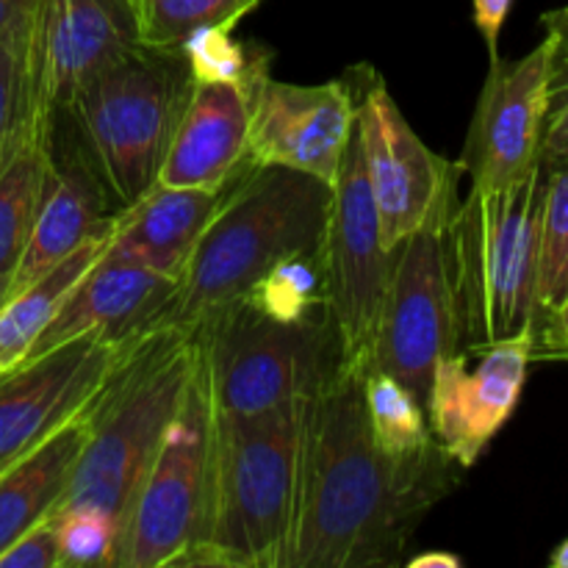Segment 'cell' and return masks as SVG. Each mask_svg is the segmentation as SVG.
<instances>
[{
    "label": "cell",
    "instance_id": "obj_10",
    "mask_svg": "<svg viewBox=\"0 0 568 568\" xmlns=\"http://www.w3.org/2000/svg\"><path fill=\"white\" fill-rule=\"evenodd\" d=\"M325 311L336 331L342 366L369 372L372 344L383 297L392 277L394 250L381 239L375 200L364 170L358 128L349 136L342 166L333 181V205L325 244Z\"/></svg>",
    "mask_w": 568,
    "mask_h": 568
},
{
    "label": "cell",
    "instance_id": "obj_7",
    "mask_svg": "<svg viewBox=\"0 0 568 568\" xmlns=\"http://www.w3.org/2000/svg\"><path fill=\"white\" fill-rule=\"evenodd\" d=\"M214 414L255 416L314 397L342 366L327 311L277 322L239 297L194 327Z\"/></svg>",
    "mask_w": 568,
    "mask_h": 568
},
{
    "label": "cell",
    "instance_id": "obj_1",
    "mask_svg": "<svg viewBox=\"0 0 568 568\" xmlns=\"http://www.w3.org/2000/svg\"><path fill=\"white\" fill-rule=\"evenodd\" d=\"M366 372L344 369L303 403L297 510L286 568L397 566L460 469L438 444L388 455L364 408Z\"/></svg>",
    "mask_w": 568,
    "mask_h": 568
},
{
    "label": "cell",
    "instance_id": "obj_28",
    "mask_svg": "<svg viewBox=\"0 0 568 568\" xmlns=\"http://www.w3.org/2000/svg\"><path fill=\"white\" fill-rule=\"evenodd\" d=\"M264 0H136L139 37L155 48H178L194 28H236Z\"/></svg>",
    "mask_w": 568,
    "mask_h": 568
},
{
    "label": "cell",
    "instance_id": "obj_40",
    "mask_svg": "<svg viewBox=\"0 0 568 568\" xmlns=\"http://www.w3.org/2000/svg\"><path fill=\"white\" fill-rule=\"evenodd\" d=\"M555 37H558V33H555ZM564 37H568V33H564Z\"/></svg>",
    "mask_w": 568,
    "mask_h": 568
},
{
    "label": "cell",
    "instance_id": "obj_20",
    "mask_svg": "<svg viewBox=\"0 0 568 568\" xmlns=\"http://www.w3.org/2000/svg\"><path fill=\"white\" fill-rule=\"evenodd\" d=\"M227 189H172L153 183L142 197L116 211L109 250L175 283Z\"/></svg>",
    "mask_w": 568,
    "mask_h": 568
},
{
    "label": "cell",
    "instance_id": "obj_16",
    "mask_svg": "<svg viewBox=\"0 0 568 568\" xmlns=\"http://www.w3.org/2000/svg\"><path fill=\"white\" fill-rule=\"evenodd\" d=\"M139 42L133 0H37L31 70L39 105L48 114L70 109L98 72Z\"/></svg>",
    "mask_w": 568,
    "mask_h": 568
},
{
    "label": "cell",
    "instance_id": "obj_11",
    "mask_svg": "<svg viewBox=\"0 0 568 568\" xmlns=\"http://www.w3.org/2000/svg\"><path fill=\"white\" fill-rule=\"evenodd\" d=\"M458 288L447 233H414L394 247L369 369L388 372L425 403L433 369L460 353Z\"/></svg>",
    "mask_w": 568,
    "mask_h": 568
},
{
    "label": "cell",
    "instance_id": "obj_5",
    "mask_svg": "<svg viewBox=\"0 0 568 568\" xmlns=\"http://www.w3.org/2000/svg\"><path fill=\"white\" fill-rule=\"evenodd\" d=\"M192 87L181 48L139 42L64 109L81 153L116 211L155 183Z\"/></svg>",
    "mask_w": 568,
    "mask_h": 568
},
{
    "label": "cell",
    "instance_id": "obj_21",
    "mask_svg": "<svg viewBox=\"0 0 568 568\" xmlns=\"http://www.w3.org/2000/svg\"><path fill=\"white\" fill-rule=\"evenodd\" d=\"M87 442L83 410L26 455L0 469V552L64 499L72 469Z\"/></svg>",
    "mask_w": 568,
    "mask_h": 568
},
{
    "label": "cell",
    "instance_id": "obj_22",
    "mask_svg": "<svg viewBox=\"0 0 568 568\" xmlns=\"http://www.w3.org/2000/svg\"><path fill=\"white\" fill-rule=\"evenodd\" d=\"M111 231L103 236L92 239V242L81 244L75 253L67 255L61 264L44 272L33 283L22 286L20 292L9 294L3 305H0V375L14 369L17 364L26 361L31 353L33 342L42 336L44 327L61 308L70 288L87 275L94 266V261L105 253L109 247Z\"/></svg>",
    "mask_w": 568,
    "mask_h": 568
},
{
    "label": "cell",
    "instance_id": "obj_2",
    "mask_svg": "<svg viewBox=\"0 0 568 568\" xmlns=\"http://www.w3.org/2000/svg\"><path fill=\"white\" fill-rule=\"evenodd\" d=\"M331 205V183L286 166L250 164L231 183L183 275L136 331H194L205 316L244 297L277 261L320 250Z\"/></svg>",
    "mask_w": 568,
    "mask_h": 568
},
{
    "label": "cell",
    "instance_id": "obj_26",
    "mask_svg": "<svg viewBox=\"0 0 568 568\" xmlns=\"http://www.w3.org/2000/svg\"><path fill=\"white\" fill-rule=\"evenodd\" d=\"M536 272V342L568 294V166L544 172Z\"/></svg>",
    "mask_w": 568,
    "mask_h": 568
},
{
    "label": "cell",
    "instance_id": "obj_30",
    "mask_svg": "<svg viewBox=\"0 0 568 568\" xmlns=\"http://www.w3.org/2000/svg\"><path fill=\"white\" fill-rule=\"evenodd\" d=\"M59 532L61 566H114L120 544V521L100 508H59L53 514Z\"/></svg>",
    "mask_w": 568,
    "mask_h": 568
},
{
    "label": "cell",
    "instance_id": "obj_12",
    "mask_svg": "<svg viewBox=\"0 0 568 568\" xmlns=\"http://www.w3.org/2000/svg\"><path fill=\"white\" fill-rule=\"evenodd\" d=\"M552 50L547 33L521 59H491L458 161L475 192L514 186L541 166Z\"/></svg>",
    "mask_w": 568,
    "mask_h": 568
},
{
    "label": "cell",
    "instance_id": "obj_29",
    "mask_svg": "<svg viewBox=\"0 0 568 568\" xmlns=\"http://www.w3.org/2000/svg\"><path fill=\"white\" fill-rule=\"evenodd\" d=\"M189 75L194 83H253L270 70V55L258 44H242L233 28H194L181 44Z\"/></svg>",
    "mask_w": 568,
    "mask_h": 568
},
{
    "label": "cell",
    "instance_id": "obj_36",
    "mask_svg": "<svg viewBox=\"0 0 568 568\" xmlns=\"http://www.w3.org/2000/svg\"><path fill=\"white\" fill-rule=\"evenodd\" d=\"M37 6V0H0V33Z\"/></svg>",
    "mask_w": 568,
    "mask_h": 568
},
{
    "label": "cell",
    "instance_id": "obj_39",
    "mask_svg": "<svg viewBox=\"0 0 568 568\" xmlns=\"http://www.w3.org/2000/svg\"><path fill=\"white\" fill-rule=\"evenodd\" d=\"M9 300V281H0V305Z\"/></svg>",
    "mask_w": 568,
    "mask_h": 568
},
{
    "label": "cell",
    "instance_id": "obj_41",
    "mask_svg": "<svg viewBox=\"0 0 568 568\" xmlns=\"http://www.w3.org/2000/svg\"><path fill=\"white\" fill-rule=\"evenodd\" d=\"M133 3H136V0H133Z\"/></svg>",
    "mask_w": 568,
    "mask_h": 568
},
{
    "label": "cell",
    "instance_id": "obj_15",
    "mask_svg": "<svg viewBox=\"0 0 568 568\" xmlns=\"http://www.w3.org/2000/svg\"><path fill=\"white\" fill-rule=\"evenodd\" d=\"M120 353L111 333H87L0 375V469L81 414Z\"/></svg>",
    "mask_w": 568,
    "mask_h": 568
},
{
    "label": "cell",
    "instance_id": "obj_8",
    "mask_svg": "<svg viewBox=\"0 0 568 568\" xmlns=\"http://www.w3.org/2000/svg\"><path fill=\"white\" fill-rule=\"evenodd\" d=\"M214 405L203 349L120 525L114 568L192 566L205 530Z\"/></svg>",
    "mask_w": 568,
    "mask_h": 568
},
{
    "label": "cell",
    "instance_id": "obj_31",
    "mask_svg": "<svg viewBox=\"0 0 568 568\" xmlns=\"http://www.w3.org/2000/svg\"><path fill=\"white\" fill-rule=\"evenodd\" d=\"M560 166H568V37H555L547 122L541 139V170L552 172Z\"/></svg>",
    "mask_w": 568,
    "mask_h": 568
},
{
    "label": "cell",
    "instance_id": "obj_34",
    "mask_svg": "<svg viewBox=\"0 0 568 568\" xmlns=\"http://www.w3.org/2000/svg\"><path fill=\"white\" fill-rule=\"evenodd\" d=\"M538 333H541L544 344H549V347L568 349V294L564 303L558 305V311L549 316L547 325H544Z\"/></svg>",
    "mask_w": 568,
    "mask_h": 568
},
{
    "label": "cell",
    "instance_id": "obj_35",
    "mask_svg": "<svg viewBox=\"0 0 568 568\" xmlns=\"http://www.w3.org/2000/svg\"><path fill=\"white\" fill-rule=\"evenodd\" d=\"M464 566V560L458 558V555L453 552H422V555H414V558L408 560V568H460Z\"/></svg>",
    "mask_w": 568,
    "mask_h": 568
},
{
    "label": "cell",
    "instance_id": "obj_19",
    "mask_svg": "<svg viewBox=\"0 0 568 568\" xmlns=\"http://www.w3.org/2000/svg\"><path fill=\"white\" fill-rule=\"evenodd\" d=\"M172 286L175 283L161 277L159 272L105 247L92 270L70 288L50 325L33 342L26 361L87 333L103 331L114 338L128 336L170 294Z\"/></svg>",
    "mask_w": 568,
    "mask_h": 568
},
{
    "label": "cell",
    "instance_id": "obj_32",
    "mask_svg": "<svg viewBox=\"0 0 568 568\" xmlns=\"http://www.w3.org/2000/svg\"><path fill=\"white\" fill-rule=\"evenodd\" d=\"M59 532L53 516L37 521L9 549L0 552V568H59Z\"/></svg>",
    "mask_w": 568,
    "mask_h": 568
},
{
    "label": "cell",
    "instance_id": "obj_23",
    "mask_svg": "<svg viewBox=\"0 0 568 568\" xmlns=\"http://www.w3.org/2000/svg\"><path fill=\"white\" fill-rule=\"evenodd\" d=\"M53 116H39L9 164L0 170V281L11 283L37 222L50 170Z\"/></svg>",
    "mask_w": 568,
    "mask_h": 568
},
{
    "label": "cell",
    "instance_id": "obj_9",
    "mask_svg": "<svg viewBox=\"0 0 568 568\" xmlns=\"http://www.w3.org/2000/svg\"><path fill=\"white\" fill-rule=\"evenodd\" d=\"M353 92L358 105L355 128L383 244L394 250L414 233H447L460 203L458 181L464 170L458 161L433 153L416 136L375 70L366 67V78Z\"/></svg>",
    "mask_w": 568,
    "mask_h": 568
},
{
    "label": "cell",
    "instance_id": "obj_37",
    "mask_svg": "<svg viewBox=\"0 0 568 568\" xmlns=\"http://www.w3.org/2000/svg\"><path fill=\"white\" fill-rule=\"evenodd\" d=\"M541 26L547 33H558V37H564V33H568V6H564V9L547 11V14L541 17Z\"/></svg>",
    "mask_w": 568,
    "mask_h": 568
},
{
    "label": "cell",
    "instance_id": "obj_6",
    "mask_svg": "<svg viewBox=\"0 0 568 568\" xmlns=\"http://www.w3.org/2000/svg\"><path fill=\"white\" fill-rule=\"evenodd\" d=\"M544 170L494 192L469 189L449 222L447 242L460 325L471 349L536 333L538 227Z\"/></svg>",
    "mask_w": 568,
    "mask_h": 568
},
{
    "label": "cell",
    "instance_id": "obj_27",
    "mask_svg": "<svg viewBox=\"0 0 568 568\" xmlns=\"http://www.w3.org/2000/svg\"><path fill=\"white\" fill-rule=\"evenodd\" d=\"M250 305L277 322H300L325 311V261L322 247L277 261L247 294Z\"/></svg>",
    "mask_w": 568,
    "mask_h": 568
},
{
    "label": "cell",
    "instance_id": "obj_24",
    "mask_svg": "<svg viewBox=\"0 0 568 568\" xmlns=\"http://www.w3.org/2000/svg\"><path fill=\"white\" fill-rule=\"evenodd\" d=\"M33 11L37 6L0 33V170L17 153L33 122L48 114L33 92Z\"/></svg>",
    "mask_w": 568,
    "mask_h": 568
},
{
    "label": "cell",
    "instance_id": "obj_33",
    "mask_svg": "<svg viewBox=\"0 0 568 568\" xmlns=\"http://www.w3.org/2000/svg\"><path fill=\"white\" fill-rule=\"evenodd\" d=\"M510 6H514V0H471V9H475V26L477 31H480L491 59H497L499 55V37H503V28L510 14Z\"/></svg>",
    "mask_w": 568,
    "mask_h": 568
},
{
    "label": "cell",
    "instance_id": "obj_17",
    "mask_svg": "<svg viewBox=\"0 0 568 568\" xmlns=\"http://www.w3.org/2000/svg\"><path fill=\"white\" fill-rule=\"evenodd\" d=\"M114 203L89 166L87 155L81 153L70 120L64 111H59L53 116V133H50L48 183H44L28 247L9 283V294L42 277L67 255L75 253L81 244L109 233L114 225Z\"/></svg>",
    "mask_w": 568,
    "mask_h": 568
},
{
    "label": "cell",
    "instance_id": "obj_4",
    "mask_svg": "<svg viewBox=\"0 0 568 568\" xmlns=\"http://www.w3.org/2000/svg\"><path fill=\"white\" fill-rule=\"evenodd\" d=\"M303 403L255 416L214 414L209 510L192 566L286 568L297 510Z\"/></svg>",
    "mask_w": 568,
    "mask_h": 568
},
{
    "label": "cell",
    "instance_id": "obj_18",
    "mask_svg": "<svg viewBox=\"0 0 568 568\" xmlns=\"http://www.w3.org/2000/svg\"><path fill=\"white\" fill-rule=\"evenodd\" d=\"M253 83H194L161 161L159 186L227 189L247 170Z\"/></svg>",
    "mask_w": 568,
    "mask_h": 568
},
{
    "label": "cell",
    "instance_id": "obj_13",
    "mask_svg": "<svg viewBox=\"0 0 568 568\" xmlns=\"http://www.w3.org/2000/svg\"><path fill=\"white\" fill-rule=\"evenodd\" d=\"M536 347V333L525 331L483 347L475 369L466 353L436 364L425 399L427 422L438 447L460 469H471L516 414Z\"/></svg>",
    "mask_w": 568,
    "mask_h": 568
},
{
    "label": "cell",
    "instance_id": "obj_38",
    "mask_svg": "<svg viewBox=\"0 0 568 568\" xmlns=\"http://www.w3.org/2000/svg\"><path fill=\"white\" fill-rule=\"evenodd\" d=\"M549 564H552V568H568V538L564 544H558V549L552 552Z\"/></svg>",
    "mask_w": 568,
    "mask_h": 568
},
{
    "label": "cell",
    "instance_id": "obj_14",
    "mask_svg": "<svg viewBox=\"0 0 568 568\" xmlns=\"http://www.w3.org/2000/svg\"><path fill=\"white\" fill-rule=\"evenodd\" d=\"M355 111L347 81L288 83L266 70L250 89L247 161L305 172L333 186L355 131Z\"/></svg>",
    "mask_w": 568,
    "mask_h": 568
},
{
    "label": "cell",
    "instance_id": "obj_25",
    "mask_svg": "<svg viewBox=\"0 0 568 568\" xmlns=\"http://www.w3.org/2000/svg\"><path fill=\"white\" fill-rule=\"evenodd\" d=\"M364 408L372 438L388 455H416L433 447L425 403L388 372L369 369L364 375Z\"/></svg>",
    "mask_w": 568,
    "mask_h": 568
},
{
    "label": "cell",
    "instance_id": "obj_3",
    "mask_svg": "<svg viewBox=\"0 0 568 568\" xmlns=\"http://www.w3.org/2000/svg\"><path fill=\"white\" fill-rule=\"evenodd\" d=\"M197 361V336L181 327H148L120 338L103 386L83 408L87 442L59 508L89 505L122 525L166 425L186 397Z\"/></svg>",
    "mask_w": 568,
    "mask_h": 568
}]
</instances>
